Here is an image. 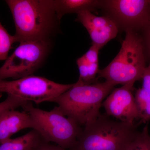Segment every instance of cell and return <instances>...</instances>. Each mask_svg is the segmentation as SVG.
I'll use <instances>...</instances> for the list:
<instances>
[{
  "instance_id": "cell-3",
  "label": "cell",
  "mask_w": 150,
  "mask_h": 150,
  "mask_svg": "<svg viewBox=\"0 0 150 150\" xmlns=\"http://www.w3.org/2000/svg\"><path fill=\"white\" fill-rule=\"evenodd\" d=\"M137 125L115 121L105 114L84 126L71 150H125L138 134Z\"/></svg>"
},
{
  "instance_id": "cell-18",
  "label": "cell",
  "mask_w": 150,
  "mask_h": 150,
  "mask_svg": "<svg viewBox=\"0 0 150 150\" xmlns=\"http://www.w3.org/2000/svg\"><path fill=\"white\" fill-rule=\"evenodd\" d=\"M28 101H25L18 98L8 95L5 100L0 103V113L5 110L16 109L26 104Z\"/></svg>"
},
{
  "instance_id": "cell-11",
  "label": "cell",
  "mask_w": 150,
  "mask_h": 150,
  "mask_svg": "<svg viewBox=\"0 0 150 150\" xmlns=\"http://www.w3.org/2000/svg\"><path fill=\"white\" fill-rule=\"evenodd\" d=\"M33 129L32 121L25 111L16 109L0 113V145L11 139L13 134L23 129Z\"/></svg>"
},
{
  "instance_id": "cell-13",
  "label": "cell",
  "mask_w": 150,
  "mask_h": 150,
  "mask_svg": "<svg viewBox=\"0 0 150 150\" xmlns=\"http://www.w3.org/2000/svg\"><path fill=\"white\" fill-rule=\"evenodd\" d=\"M43 139L37 131L32 129L21 137L0 145V150H31Z\"/></svg>"
},
{
  "instance_id": "cell-20",
  "label": "cell",
  "mask_w": 150,
  "mask_h": 150,
  "mask_svg": "<svg viewBox=\"0 0 150 150\" xmlns=\"http://www.w3.org/2000/svg\"><path fill=\"white\" fill-rule=\"evenodd\" d=\"M144 35L142 38L145 54H147L150 59V20L142 29Z\"/></svg>"
},
{
  "instance_id": "cell-17",
  "label": "cell",
  "mask_w": 150,
  "mask_h": 150,
  "mask_svg": "<svg viewBox=\"0 0 150 150\" xmlns=\"http://www.w3.org/2000/svg\"><path fill=\"white\" fill-rule=\"evenodd\" d=\"M79 68V77L77 83L83 84H89L91 83L88 74V64L83 55L76 60Z\"/></svg>"
},
{
  "instance_id": "cell-4",
  "label": "cell",
  "mask_w": 150,
  "mask_h": 150,
  "mask_svg": "<svg viewBox=\"0 0 150 150\" xmlns=\"http://www.w3.org/2000/svg\"><path fill=\"white\" fill-rule=\"evenodd\" d=\"M146 67L142 38L137 32L128 31L119 53L107 67L100 70L97 79L103 78L115 86L134 85L142 79Z\"/></svg>"
},
{
  "instance_id": "cell-2",
  "label": "cell",
  "mask_w": 150,
  "mask_h": 150,
  "mask_svg": "<svg viewBox=\"0 0 150 150\" xmlns=\"http://www.w3.org/2000/svg\"><path fill=\"white\" fill-rule=\"evenodd\" d=\"M115 86L106 81L89 84L76 83L53 102L66 116L84 127L100 115L103 100Z\"/></svg>"
},
{
  "instance_id": "cell-14",
  "label": "cell",
  "mask_w": 150,
  "mask_h": 150,
  "mask_svg": "<svg viewBox=\"0 0 150 150\" xmlns=\"http://www.w3.org/2000/svg\"><path fill=\"white\" fill-rule=\"evenodd\" d=\"M135 101L139 112L140 123H146L150 121V93L142 88L137 89L135 93Z\"/></svg>"
},
{
  "instance_id": "cell-6",
  "label": "cell",
  "mask_w": 150,
  "mask_h": 150,
  "mask_svg": "<svg viewBox=\"0 0 150 150\" xmlns=\"http://www.w3.org/2000/svg\"><path fill=\"white\" fill-rule=\"evenodd\" d=\"M74 84L57 83L46 78L33 75L11 81L3 80H0V98L3 94L6 93L37 104L53 102L71 88Z\"/></svg>"
},
{
  "instance_id": "cell-12",
  "label": "cell",
  "mask_w": 150,
  "mask_h": 150,
  "mask_svg": "<svg viewBox=\"0 0 150 150\" xmlns=\"http://www.w3.org/2000/svg\"><path fill=\"white\" fill-rule=\"evenodd\" d=\"M54 6L59 21L67 14H79L85 11H93L100 8V1L97 0H55Z\"/></svg>"
},
{
  "instance_id": "cell-1",
  "label": "cell",
  "mask_w": 150,
  "mask_h": 150,
  "mask_svg": "<svg viewBox=\"0 0 150 150\" xmlns=\"http://www.w3.org/2000/svg\"><path fill=\"white\" fill-rule=\"evenodd\" d=\"M17 42L49 40L60 22L53 0H7Z\"/></svg>"
},
{
  "instance_id": "cell-22",
  "label": "cell",
  "mask_w": 150,
  "mask_h": 150,
  "mask_svg": "<svg viewBox=\"0 0 150 150\" xmlns=\"http://www.w3.org/2000/svg\"><path fill=\"white\" fill-rule=\"evenodd\" d=\"M142 79L143 80L142 88L150 93V64L146 67Z\"/></svg>"
},
{
  "instance_id": "cell-21",
  "label": "cell",
  "mask_w": 150,
  "mask_h": 150,
  "mask_svg": "<svg viewBox=\"0 0 150 150\" xmlns=\"http://www.w3.org/2000/svg\"><path fill=\"white\" fill-rule=\"evenodd\" d=\"M31 150H67L43 140Z\"/></svg>"
},
{
  "instance_id": "cell-19",
  "label": "cell",
  "mask_w": 150,
  "mask_h": 150,
  "mask_svg": "<svg viewBox=\"0 0 150 150\" xmlns=\"http://www.w3.org/2000/svg\"><path fill=\"white\" fill-rule=\"evenodd\" d=\"M100 50L98 47L92 45L88 51L84 54L83 56L89 64L98 63V53Z\"/></svg>"
},
{
  "instance_id": "cell-5",
  "label": "cell",
  "mask_w": 150,
  "mask_h": 150,
  "mask_svg": "<svg viewBox=\"0 0 150 150\" xmlns=\"http://www.w3.org/2000/svg\"><path fill=\"white\" fill-rule=\"evenodd\" d=\"M21 108L30 116L32 129L37 131L43 140L66 150L74 148L83 127L66 116L58 106L46 111L28 102Z\"/></svg>"
},
{
  "instance_id": "cell-9",
  "label": "cell",
  "mask_w": 150,
  "mask_h": 150,
  "mask_svg": "<svg viewBox=\"0 0 150 150\" xmlns=\"http://www.w3.org/2000/svg\"><path fill=\"white\" fill-rule=\"evenodd\" d=\"M134 86L128 84L113 89L102 103L107 115L131 124H134L135 119L139 118L133 93Z\"/></svg>"
},
{
  "instance_id": "cell-16",
  "label": "cell",
  "mask_w": 150,
  "mask_h": 150,
  "mask_svg": "<svg viewBox=\"0 0 150 150\" xmlns=\"http://www.w3.org/2000/svg\"><path fill=\"white\" fill-rule=\"evenodd\" d=\"M125 150H150V136L148 124L144 127L142 132H138Z\"/></svg>"
},
{
  "instance_id": "cell-10",
  "label": "cell",
  "mask_w": 150,
  "mask_h": 150,
  "mask_svg": "<svg viewBox=\"0 0 150 150\" xmlns=\"http://www.w3.org/2000/svg\"><path fill=\"white\" fill-rule=\"evenodd\" d=\"M76 21L79 22L87 30L92 41V45L100 49L117 36V25L108 16H98L90 11L78 14Z\"/></svg>"
},
{
  "instance_id": "cell-8",
  "label": "cell",
  "mask_w": 150,
  "mask_h": 150,
  "mask_svg": "<svg viewBox=\"0 0 150 150\" xmlns=\"http://www.w3.org/2000/svg\"><path fill=\"white\" fill-rule=\"evenodd\" d=\"M100 8L119 29L127 32L142 30L150 20V0L100 1Z\"/></svg>"
},
{
  "instance_id": "cell-7",
  "label": "cell",
  "mask_w": 150,
  "mask_h": 150,
  "mask_svg": "<svg viewBox=\"0 0 150 150\" xmlns=\"http://www.w3.org/2000/svg\"><path fill=\"white\" fill-rule=\"evenodd\" d=\"M49 40L26 41L19 45L0 68V80L32 75L42 64L50 50Z\"/></svg>"
},
{
  "instance_id": "cell-15",
  "label": "cell",
  "mask_w": 150,
  "mask_h": 150,
  "mask_svg": "<svg viewBox=\"0 0 150 150\" xmlns=\"http://www.w3.org/2000/svg\"><path fill=\"white\" fill-rule=\"evenodd\" d=\"M16 42L17 41L15 36L10 34L0 22V61L8 59L9 51Z\"/></svg>"
}]
</instances>
